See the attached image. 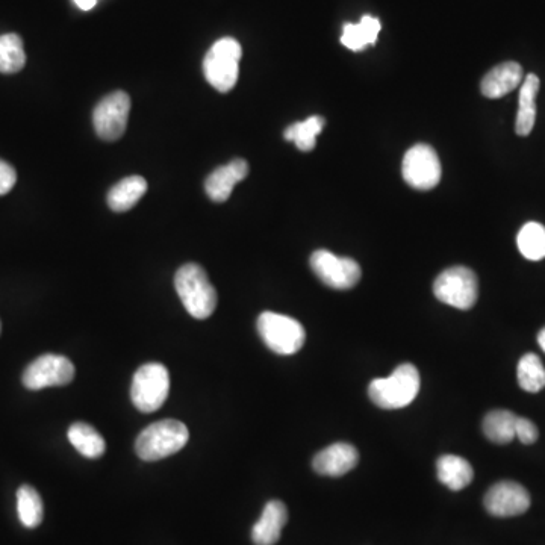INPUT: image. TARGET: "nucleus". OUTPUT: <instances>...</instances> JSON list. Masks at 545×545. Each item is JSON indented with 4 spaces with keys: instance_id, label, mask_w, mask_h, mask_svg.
Segmentation results:
<instances>
[{
    "instance_id": "obj_29",
    "label": "nucleus",
    "mask_w": 545,
    "mask_h": 545,
    "mask_svg": "<svg viewBox=\"0 0 545 545\" xmlns=\"http://www.w3.org/2000/svg\"><path fill=\"white\" fill-rule=\"evenodd\" d=\"M17 182V173L11 164L0 159V196L10 193Z\"/></svg>"
},
{
    "instance_id": "obj_15",
    "label": "nucleus",
    "mask_w": 545,
    "mask_h": 545,
    "mask_svg": "<svg viewBox=\"0 0 545 545\" xmlns=\"http://www.w3.org/2000/svg\"><path fill=\"white\" fill-rule=\"evenodd\" d=\"M287 521V506L279 500H271L253 526L252 541L255 545H275L281 539L282 529Z\"/></svg>"
},
{
    "instance_id": "obj_24",
    "label": "nucleus",
    "mask_w": 545,
    "mask_h": 545,
    "mask_svg": "<svg viewBox=\"0 0 545 545\" xmlns=\"http://www.w3.org/2000/svg\"><path fill=\"white\" fill-rule=\"evenodd\" d=\"M26 64L23 40L17 34L0 35V73L13 75Z\"/></svg>"
},
{
    "instance_id": "obj_20",
    "label": "nucleus",
    "mask_w": 545,
    "mask_h": 545,
    "mask_svg": "<svg viewBox=\"0 0 545 545\" xmlns=\"http://www.w3.org/2000/svg\"><path fill=\"white\" fill-rule=\"evenodd\" d=\"M380 22L376 17L364 16L359 23H346L341 35V43L353 52H361L376 43L380 32Z\"/></svg>"
},
{
    "instance_id": "obj_2",
    "label": "nucleus",
    "mask_w": 545,
    "mask_h": 545,
    "mask_svg": "<svg viewBox=\"0 0 545 545\" xmlns=\"http://www.w3.org/2000/svg\"><path fill=\"white\" fill-rule=\"evenodd\" d=\"M188 440L190 432L182 421H156L138 435L135 452L143 461H161L181 452L187 446Z\"/></svg>"
},
{
    "instance_id": "obj_19",
    "label": "nucleus",
    "mask_w": 545,
    "mask_h": 545,
    "mask_svg": "<svg viewBox=\"0 0 545 545\" xmlns=\"http://www.w3.org/2000/svg\"><path fill=\"white\" fill-rule=\"evenodd\" d=\"M146 191V179L141 178V176H129V178L117 182L109 190L106 202H108L109 208L113 209V211L126 212L137 205L138 200L146 194Z\"/></svg>"
},
{
    "instance_id": "obj_10",
    "label": "nucleus",
    "mask_w": 545,
    "mask_h": 545,
    "mask_svg": "<svg viewBox=\"0 0 545 545\" xmlns=\"http://www.w3.org/2000/svg\"><path fill=\"white\" fill-rule=\"evenodd\" d=\"M402 173L406 184L415 190L429 191L440 184L443 169L433 147L415 144L403 158Z\"/></svg>"
},
{
    "instance_id": "obj_30",
    "label": "nucleus",
    "mask_w": 545,
    "mask_h": 545,
    "mask_svg": "<svg viewBox=\"0 0 545 545\" xmlns=\"http://www.w3.org/2000/svg\"><path fill=\"white\" fill-rule=\"evenodd\" d=\"M75 4L78 5L81 10L90 11L91 8L96 7V0H75Z\"/></svg>"
},
{
    "instance_id": "obj_31",
    "label": "nucleus",
    "mask_w": 545,
    "mask_h": 545,
    "mask_svg": "<svg viewBox=\"0 0 545 545\" xmlns=\"http://www.w3.org/2000/svg\"><path fill=\"white\" fill-rule=\"evenodd\" d=\"M538 344H539V347H541V349L544 350L545 352V327L538 334Z\"/></svg>"
},
{
    "instance_id": "obj_8",
    "label": "nucleus",
    "mask_w": 545,
    "mask_h": 545,
    "mask_svg": "<svg viewBox=\"0 0 545 545\" xmlns=\"http://www.w3.org/2000/svg\"><path fill=\"white\" fill-rule=\"evenodd\" d=\"M131 113V97L125 91H114L103 97L93 113L96 134L102 140L116 141L125 135Z\"/></svg>"
},
{
    "instance_id": "obj_32",
    "label": "nucleus",
    "mask_w": 545,
    "mask_h": 545,
    "mask_svg": "<svg viewBox=\"0 0 545 545\" xmlns=\"http://www.w3.org/2000/svg\"><path fill=\"white\" fill-rule=\"evenodd\" d=\"M0 332H2V324H0Z\"/></svg>"
},
{
    "instance_id": "obj_25",
    "label": "nucleus",
    "mask_w": 545,
    "mask_h": 545,
    "mask_svg": "<svg viewBox=\"0 0 545 545\" xmlns=\"http://www.w3.org/2000/svg\"><path fill=\"white\" fill-rule=\"evenodd\" d=\"M323 117L312 116L306 119L305 122L294 123L290 128L285 129L284 138L287 141H294L297 149L302 152H311L317 144V137L323 131Z\"/></svg>"
},
{
    "instance_id": "obj_27",
    "label": "nucleus",
    "mask_w": 545,
    "mask_h": 545,
    "mask_svg": "<svg viewBox=\"0 0 545 545\" xmlns=\"http://www.w3.org/2000/svg\"><path fill=\"white\" fill-rule=\"evenodd\" d=\"M521 255L529 261H541L545 258V228L541 223L530 222L521 228L517 237Z\"/></svg>"
},
{
    "instance_id": "obj_3",
    "label": "nucleus",
    "mask_w": 545,
    "mask_h": 545,
    "mask_svg": "<svg viewBox=\"0 0 545 545\" xmlns=\"http://www.w3.org/2000/svg\"><path fill=\"white\" fill-rule=\"evenodd\" d=\"M420 373L412 364H402L385 379H374L368 396L380 409H402L411 405L420 393Z\"/></svg>"
},
{
    "instance_id": "obj_12",
    "label": "nucleus",
    "mask_w": 545,
    "mask_h": 545,
    "mask_svg": "<svg viewBox=\"0 0 545 545\" xmlns=\"http://www.w3.org/2000/svg\"><path fill=\"white\" fill-rule=\"evenodd\" d=\"M483 503L486 511L494 517H517L530 508V496L520 483L506 480L491 486Z\"/></svg>"
},
{
    "instance_id": "obj_5",
    "label": "nucleus",
    "mask_w": 545,
    "mask_h": 545,
    "mask_svg": "<svg viewBox=\"0 0 545 545\" xmlns=\"http://www.w3.org/2000/svg\"><path fill=\"white\" fill-rule=\"evenodd\" d=\"M256 329L265 346L278 355H294L305 346V327L288 315L262 312L256 321Z\"/></svg>"
},
{
    "instance_id": "obj_22",
    "label": "nucleus",
    "mask_w": 545,
    "mask_h": 545,
    "mask_svg": "<svg viewBox=\"0 0 545 545\" xmlns=\"http://www.w3.org/2000/svg\"><path fill=\"white\" fill-rule=\"evenodd\" d=\"M517 415L505 409L491 411L483 418V433L489 441L496 444H508L515 438Z\"/></svg>"
},
{
    "instance_id": "obj_4",
    "label": "nucleus",
    "mask_w": 545,
    "mask_h": 545,
    "mask_svg": "<svg viewBox=\"0 0 545 545\" xmlns=\"http://www.w3.org/2000/svg\"><path fill=\"white\" fill-rule=\"evenodd\" d=\"M241 44L235 38L215 41L203 60V73L211 87L220 93H229L237 85L240 75Z\"/></svg>"
},
{
    "instance_id": "obj_6",
    "label": "nucleus",
    "mask_w": 545,
    "mask_h": 545,
    "mask_svg": "<svg viewBox=\"0 0 545 545\" xmlns=\"http://www.w3.org/2000/svg\"><path fill=\"white\" fill-rule=\"evenodd\" d=\"M170 393V374L159 362L138 368L132 380L131 399L140 412H156L166 403Z\"/></svg>"
},
{
    "instance_id": "obj_7",
    "label": "nucleus",
    "mask_w": 545,
    "mask_h": 545,
    "mask_svg": "<svg viewBox=\"0 0 545 545\" xmlns=\"http://www.w3.org/2000/svg\"><path fill=\"white\" fill-rule=\"evenodd\" d=\"M433 294L440 302L467 311L476 305L479 297L476 273L462 265L447 268L435 279Z\"/></svg>"
},
{
    "instance_id": "obj_14",
    "label": "nucleus",
    "mask_w": 545,
    "mask_h": 545,
    "mask_svg": "<svg viewBox=\"0 0 545 545\" xmlns=\"http://www.w3.org/2000/svg\"><path fill=\"white\" fill-rule=\"evenodd\" d=\"M359 453L352 444L337 443L315 455L312 467L321 476L340 477L358 465Z\"/></svg>"
},
{
    "instance_id": "obj_23",
    "label": "nucleus",
    "mask_w": 545,
    "mask_h": 545,
    "mask_svg": "<svg viewBox=\"0 0 545 545\" xmlns=\"http://www.w3.org/2000/svg\"><path fill=\"white\" fill-rule=\"evenodd\" d=\"M17 514H19L20 523L28 529L40 526L44 509L37 489L29 485L20 486L17 491Z\"/></svg>"
},
{
    "instance_id": "obj_18",
    "label": "nucleus",
    "mask_w": 545,
    "mask_h": 545,
    "mask_svg": "<svg viewBox=\"0 0 545 545\" xmlns=\"http://www.w3.org/2000/svg\"><path fill=\"white\" fill-rule=\"evenodd\" d=\"M539 91V78L533 73L521 82L520 100H518L517 123L515 131L520 137H527L532 132L536 120V96Z\"/></svg>"
},
{
    "instance_id": "obj_28",
    "label": "nucleus",
    "mask_w": 545,
    "mask_h": 545,
    "mask_svg": "<svg viewBox=\"0 0 545 545\" xmlns=\"http://www.w3.org/2000/svg\"><path fill=\"white\" fill-rule=\"evenodd\" d=\"M538 435V427H536L532 421L523 417L517 418V424H515V438H518L521 443L530 446V444L536 443Z\"/></svg>"
},
{
    "instance_id": "obj_21",
    "label": "nucleus",
    "mask_w": 545,
    "mask_h": 545,
    "mask_svg": "<svg viewBox=\"0 0 545 545\" xmlns=\"http://www.w3.org/2000/svg\"><path fill=\"white\" fill-rule=\"evenodd\" d=\"M70 444L88 459H97L105 453L106 444L102 435L88 423H75L70 426Z\"/></svg>"
},
{
    "instance_id": "obj_16",
    "label": "nucleus",
    "mask_w": 545,
    "mask_h": 545,
    "mask_svg": "<svg viewBox=\"0 0 545 545\" xmlns=\"http://www.w3.org/2000/svg\"><path fill=\"white\" fill-rule=\"evenodd\" d=\"M521 82H523V69L520 64L508 61L486 73L480 84V90L488 99H500L520 87Z\"/></svg>"
},
{
    "instance_id": "obj_13",
    "label": "nucleus",
    "mask_w": 545,
    "mask_h": 545,
    "mask_svg": "<svg viewBox=\"0 0 545 545\" xmlns=\"http://www.w3.org/2000/svg\"><path fill=\"white\" fill-rule=\"evenodd\" d=\"M249 175V164L244 159H234L226 166L218 167L206 178L205 191L215 203H223L231 197L237 184Z\"/></svg>"
},
{
    "instance_id": "obj_11",
    "label": "nucleus",
    "mask_w": 545,
    "mask_h": 545,
    "mask_svg": "<svg viewBox=\"0 0 545 545\" xmlns=\"http://www.w3.org/2000/svg\"><path fill=\"white\" fill-rule=\"evenodd\" d=\"M309 262L317 278L334 290H350L361 279V267L355 259L341 258L329 250L312 253Z\"/></svg>"
},
{
    "instance_id": "obj_1",
    "label": "nucleus",
    "mask_w": 545,
    "mask_h": 545,
    "mask_svg": "<svg viewBox=\"0 0 545 545\" xmlns=\"http://www.w3.org/2000/svg\"><path fill=\"white\" fill-rule=\"evenodd\" d=\"M175 288L191 317L205 320L214 314L218 302L217 290L209 281L205 268L193 262L182 265L176 271Z\"/></svg>"
},
{
    "instance_id": "obj_26",
    "label": "nucleus",
    "mask_w": 545,
    "mask_h": 545,
    "mask_svg": "<svg viewBox=\"0 0 545 545\" xmlns=\"http://www.w3.org/2000/svg\"><path fill=\"white\" fill-rule=\"evenodd\" d=\"M518 384L527 393H539L545 388V368L535 353H527L518 362Z\"/></svg>"
},
{
    "instance_id": "obj_17",
    "label": "nucleus",
    "mask_w": 545,
    "mask_h": 545,
    "mask_svg": "<svg viewBox=\"0 0 545 545\" xmlns=\"http://www.w3.org/2000/svg\"><path fill=\"white\" fill-rule=\"evenodd\" d=\"M436 471L441 483L452 489L461 491L467 488L474 479L473 467L461 456L444 455L436 462Z\"/></svg>"
},
{
    "instance_id": "obj_9",
    "label": "nucleus",
    "mask_w": 545,
    "mask_h": 545,
    "mask_svg": "<svg viewBox=\"0 0 545 545\" xmlns=\"http://www.w3.org/2000/svg\"><path fill=\"white\" fill-rule=\"evenodd\" d=\"M75 373V365L69 358L47 353L26 367L22 382L31 391L44 390L49 387H64L75 379Z\"/></svg>"
}]
</instances>
